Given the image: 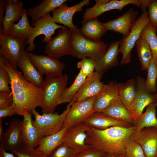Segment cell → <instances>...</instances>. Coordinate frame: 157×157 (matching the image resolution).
Masks as SVG:
<instances>
[{
    "mask_svg": "<svg viewBox=\"0 0 157 157\" xmlns=\"http://www.w3.org/2000/svg\"><path fill=\"white\" fill-rule=\"evenodd\" d=\"M0 66L5 69L10 76V88L13 99L12 105L16 114L23 116L26 114L32 113V110L37 107H41L43 97L42 88L28 81L22 72L15 69L1 54Z\"/></svg>",
    "mask_w": 157,
    "mask_h": 157,
    "instance_id": "1",
    "label": "cell"
},
{
    "mask_svg": "<svg viewBox=\"0 0 157 157\" xmlns=\"http://www.w3.org/2000/svg\"><path fill=\"white\" fill-rule=\"evenodd\" d=\"M136 131L133 125L129 128L114 126L103 130L88 126L85 143L91 147L106 153L125 154L126 144Z\"/></svg>",
    "mask_w": 157,
    "mask_h": 157,
    "instance_id": "2",
    "label": "cell"
},
{
    "mask_svg": "<svg viewBox=\"0 0 157 157\" xmlns=\"http://www.w3.org/2000/svg\"><path fill=\"white\" fill-rule=\"evenodd\" d=\"M70 30L72 38V56L81 59L89 58L97 62L106 52L108 46L104 42L95 41L86 38L78 28Z\"/></svg>",
    "mask_w": 157,
    "mask_h": 157,
    "instance_id": "3",
    "label": "cell"
},
{
    "mask_svg": "<svg viewBox=\"0 0 157 157\" xmlns=\"http://www.w3.org/2000/svg\"><path fill=\"white\" fill-rule=\"evenodd\" d=\"M71 106L69 104L66 109L60 114L51 113L40 115L35 109L32 110L31 113L35 117L32 123L40 138L56 133L61 129Z\"/></svg>",
    "mask_w": 157,
    "mask_h": 157,
    "instance_id": "4",
    "label": "cell"
},
{
    "mask_svg": "<svg viewBox=\"0 0 157 157\" xmlns=\"http://www.w3.org/2000/svg\"><path fill=\"white\" fill-rule=\"evenodd\" d=\"M68 80L66 74L56 77L46 76L42 87L43 97L41 108L43 113H53Z\"/></svg>",
    "mask_w": 157,
    "mask_h": 157,
    "instance_id": "5",
    "label": "cell"
},
{
    "mask_svg": "<svg viewBox=\"0 0 157 157\" xmlns=\"http://www.w3.org/2000/svg\"><path fill=\"white\" fill-rule=\"evenodd\" d=\"M149 23L148 11L143 12L132 24L130 33L120 40L119 53L122 55L120 65L127 64L131 61V52L146 26Z\"/></svg>",
    "mask_w": 157,
    "mask_h": 157,
    "instance_id": "6",
    "label": "cell"
},
{
    "mask_svg": "<svg viewBox=\"0 0 157 157\" xmlns=\"http://www.w3.org/2000/svg\"><path fill=\"white\" fill-rule=\"evenodd\" d=\"M72 38L70 29L66 26L60 29L58 34L47 44L45 52L48 56L58 59L71 54Z\"/></svg>",
    "mask_w": 157,
    "mask_h": 157,
    "instance_id": "7",
    "label": "cell"
},
{
    "mask_svg": "<svg viewBox=\"0 0 157 157\" xmlns=\"http://www.w3.org/2000/svg\"><path fill=\"white\" fill-rule=\"evenodd\" d=\"M34 26L31 35L26 43L28 46L26 50L27 52L32 51L35 44L34 43L35 38L43 35L44 37L42 40L43 42L48 43L52 39V36L56 30L64 28L65 26L58 25L53 20L52 16L48 14L37 21L32 25Z\"/></svg>",
    "mask_w": 157,
    "mask_h": 157,
    "instance_id": "8",
    "label": "cell"
},
{
    "mask_svg": "<svg viewBox=\"0 0 157 157\" xmlns=\"http://www.w3.org/2000/svg\"><path fill=\"white\" fill-rule=\"evenodd\" d=\"M96 97L74 103L66 115L63 127L68 128L83 122L94 112V104Z\"/></svg>",
    "mask_w": 157,
    "mask_h": 157,
    "instance_id": "9",
    "label": "cell"
},
{
    "mask_svg": "<svg viewBox=\"0 0 157 157\" xmlns=\"http://www.w3.org/2000/svg\"><path fill=\"white\" fill-rule=\"evenodd\" d=\"M26 40L0 33V54L17 69V64Z\"/></svg>",
    "mask_w": 157,
    "mask_h": 157,
    "instance_id": "10",
    "label": "cell"
},
{
    "mask_svg": "<svg viewBox=\"0 0 157 157\" xmlns=\"http://www.w3.org/2000/svg\"><path fill=\"white\" fill-rule=\"evenodd\" d=\"M136 95L128 108L134 120L142 113L144 109L149 104L157 102V93L154 94L147 91L144 86L145 80L140 76L137 77Z\"/></svg>",
    "mask_w": 157,
    "mask_h": 157,
    "instance_id": "11",
    "label": "cell"
},
{
    "mask_svg": "<svg viewBox=\"0 0 157 157\" xmlns=\"http://www.w3.org/2000/svg\"><path fill=\"white\" fill-rule=\"evenodd\" d=\"M32 62L42 75L46 76L56 77L63 75L65 63L49 56L38 55L27 52Z\"/></svg>",
    "mask_w": 157,
    "mask_h": 157,
    "instance_id": "12",
    "label": "cell"
},
{
    "mask_svg": "<svg viewBox=\"0 0 157 157\" xmlns=\"http://www.w3.org/2000/svg\"><path fill=\"white\" fill-rule=\"evenodd\" d=\"M88 126L84 122L67 129L62 143L67 144L75 151L77 154L90 147L87 145L85 140L86 131Z\"/></svg>",
    "mask_w": 157,
    "mask_h": 157,
    "instance_id": "13",
    "label": "cell"
},
{
    "mask_svg": "<svg viewBox=\"0 0 157 157\" xmlns=\"http://www.w3.org/2000/svg\"><path fill=\"white\" fill-rule=\"evenodd\" d=\"M131 138L140 144L146 157H157V127L144 128Z\"/></svg>",
    "mask_w": 157,
    "mask_h": 157,
    "instance_id": "14",
    "label": "cell"
},
{
    "mask_svg": "<svg viewBox=\"0 0 157 157\" xmlns=\"http://www.w3.org/2000/svg\"><path fill=\"white\" fill-rule=\"evenodd\" d=\"M90 3V0H83L74 5L68 6L65 3L52 12L53 20L56 23L69 27L70 30L77 29L78 28L73 23V16L77 12H82L83 7L89 6Z\"/></svg>",
    "mask_w": 157,
    "mask_h": 157,
    "instance_id": "15",
    "label": "cell"
},
{
    "mask_svg": "<svg viewBox=\"0 0 157 157\" xmlns=\"http://www.w3.org/2000/svg\"><path fill=\"white\" fill-rule=\"evenodd\" d=\"M102 76L94 71L91 76L87 77L73 100L69 103L72 104L75 102L96 97L104 85L101 81Z\"/></svg>",
    "mask_w": 157,
    "mask_h": 157,
    "instance_id": "16",
    "label": "cell"
},
{
    "mask_svg": "<svg viewBox=\"0 0 157 157\" xmlns=\"http://www.w3.org/2000/svg\"><path fill=\"white\" fill-rule=\"evenodd\" d=\"M141 0H112L108 3L99 5L95 4L91 8L86 9L83 14L82 21L97 18V17L107 11L117 9L121 11L127 5L133 4L140 7Z\"/></svg>",
    "mask_w": 157,
    "mask_h": 157,
    "instance_id": "17",
    "label": "cell"
},
{
    "mask_svg": "<svg viewBox=\"0 0 157 157\" xmlns=\"http://www.w3.org/2000/svg\"><path fill=\"white\" fill-rule=\"evenodd\" d=\"M138 13V11L131 8L120 16L103 24L107 31L119 33L124 38L130 33L132 24L137 19Z\"/></svg>",
    "mask_w": 157,
    "mask_h": 157,
    "instance_id": "18",
    "label": "cell"
},
{
    "mask_svg": "<svg viewBox=\"0 0 157 157\" xmlns=\"http://www.w3.org/2000/svg\"><path fill=\"white\" fill-rule=\"evenodd\" d=\"M21 122L19 119H15L9 123L3 138L0 142L1 145L6 150L10 151L13 153L23 146Z\"/></svg>",
    "mask_w": 157,
    "mask_h": 157,
    "instance_id": "19",
    "label": "cell"
},
{
    "mask_svg": "<svg viewBox=\"0 0 157 157\" xmlns=\"http://www.w3.org/2000/svg\"><path fill=\"white\" fill-rule=\"evenodd\" d=\"M118 83L112 81L104 85L94 102V112H103L119 97Z\"/></svg>",
    "mask_w": 157,
    "mask_h": 157,
    "instance_id": "20",
    "label": "cell"
},
{
    "mask_svg": "<svg viewBox=\"0 0 157 157\" xmlns=\"http://www.w3.org/2000/svg\"><path fill=\"white\" fill-rule=\"evenodd\" d=\"M17 67L22 70L24 76L28 81L42 88L44 81L42 75L36 68L24 49L22 52Z\"/></svg>",
    "mask_w": 157,
    "mask_h": 157,
    "instance_id": "21",
    "label": "cell"
},
{
    "mask_svg": "<svg viewBox=\"0 0 157 157\" xmlns=\"http://www.w3.org/2000/svg\"><path fill=\"white\" fill-rule=\"evenodd\" d=\"M24 5L21 1L6 0L5 15L2 22V28L0 29V33L9 35L12 24L19 22L22 17L24 9L23 8Z\"/></svg>",
    "mask_w": 157,
    "mask_h": 157,
    "instance_id": "22",
    "label": "cell"
},
{
    "mask_svg": "<svg viewBox=\"0 0 157 157\" xmlns=\"http://www.w3.org/2000/svg\"><path fill=\"white\" fill-rule=\"evenodd\" d=\"M119 42V40L115 41L108 46L104 56L96 62L95 71L103 75L105 72L119 64L117 56Z\"/></svg>",
    "mask_w": 157,
    "mask_h": 157,
    "instance_id": "23",
    "label": "cell"
},
{
    "mask_svg": "<svg viewBox=\"0 0 157 157\" xmlns=\"http://www.w3.org/2000/svg\"><path fill=\"white\" fill-rule=\"evenodd\" d=\"M83 122L90 127L100 130L114 126L129 128L133 126L128 123L114 119L101 112H94Z\"/></svg>",
    "mask_w": 157,
    "mask_h": 157,
    "instance_id": "24",
    "label": "cell"
},
{
    "mask_svg": "<svg viewBox=\"0 0 157 157\" xmlns=\"http://www.w3.org/2000/svg\"><path fill=\"white\" fill-rule=\"evenodd\" d=\"M32 114L27 113L23 116L20 126L23 146L35 148L38 146L40 138L33 124Z\"/></svg>",
    "mask_w": 157,
    "mask_h": 157,
    "instance_id": "25",
    "label": "cell"
},
{
    "mask_svg": "<svg viewBox=\"0 0 157 157\" xmlns=\"http://www.w3.org/2000/svg\"><path fill=\"white\" fill-rule=\"evenodd\" d=\"M68 1L67 0H44L35 7L29 8L27 10V13L28 15L31 18L32 25Z\"/></svg>",
    "mask_w": 157,
    "mask_h": 157,
    "instance_id": "26",
    "label": "cell"
},
{
    "mask_svg": "<svg viewBox=\"0 0 157 157\" xmlns=\"http://www.w3.org/2000/svg\"><path fill=\"white\" fill-rule=\"evenodd\" d=\"M82 26L79 30L86 38L95 41L101 40V37L107 31L103 23L97 18L82 21Z\"/></svg>",
    "mask_w": 157,
    "mask_h": 157,
    "instance_id": "27",
    "label": "cell"
},
{
    "mask_svg": "<svg viewBox=\"0 0 157 157\" xmlns=\"http://www.w3.org/2000/svg\"><path fill=\"white\" fill-rule=\"evenodd\" d=\"M114 119L125 122L133 125V119L129 110L123 104L119 97L114 101L102 112Z\"/></svg>",
    "mask_w": 157,
    "mask_h": 157,
    "instance_id": "28",
    "label": "cell"
},
{
    "mask_svg": "<svg viewBox=\"0 0 157 157\" xmlns=\"http://www.w3.org/2000/svg\"><path fill=\"white\" fill-rule=\"evenodd\" d=\"M67 128L63 127L58 132L40 138L36 148L48 156L58 146L62 143L63 137Z\"/></svg>",
    "mask_w": 157,
    "mask_h": 157,
    "instance_id": "29",
    "label": "cell"
},
{
    "mask_svg": "<svg viewBox=\"0 0 157 157\" xmlns=\"http://www.w3.org/2000/svg\"><path fill=\"white\" fill-rule=\"evenodd\" d=\"M27 10L24 9L22 17L17 23H13L9 31V35L26 40L30 37L33 29L30 24Z\"/></svg>",
    "mask_w": 157,
    "mask_h": 157,
    "instance_id": "30",
    "label": "cell"
},
{
    "mask_svg": "<svg viewBox=\"0 0 157 157\" xmlns=\"http://www.w3.org/2000/svg\"><path fill=\"white\" fill-rule=\"evenodd\" d=\"M157 102L149 104L144 113L133 120V125L136 128L137 131L145 128L157 127Z\"/></svg>",
    "mask_w": 157,
    "mask_h": 157,
    "instance_id": "31",
    "label": "cell"
},
{
    "mask_svg": "<svg viewBox=\"0 0 157 157\" xmlns=\"http://www.w3.org/2000/svg\"><path fill=\"white\" fill-rule=\"evenodd\" d=\"M119 98L128 109L134 99L137 92L136 80L131 78L126 83H118Z\"/></svg>",
    "mask_w": 157,
    "mask_h": 157,
    "instance_id": "32",
    "label": "cell"
},
{
    "mask_svg": "<svg viewBox=\"0 0 157 157\" xmlns=\"http://www.w3.org/2000/svg\"><path fill=\"white\" fill-rule=\"evenodd\" d=\"M86 78L79 71L72 84L69 87L66 88L63 91L58 100L57 105L72 101Z\"/></svg>",
    "mask_w": 157,
    "mask_h": 157,
    "instance_id": "33",
    "label": "cell"
},
{
    "mask_svg": "<svg viewBox=\"0 0 157 157\" xmlns=\"http://www.w3.org/2000/svg\"><path fill=\"white\" fill-rule=\"evenodd\" d=\"M135 46L142 69L146 70L152 58L149 45L146 40L141 35L136 43Z\"/></svg>",
    "mask_w": 157,
    "mask_h": 157,
    "instance_id": "34",
    "label": "cell"
},
{
    "mask_svg": "<svg viewBox=\"0 0 157 157\" xmlns=\"http://www.w3.org/2000/svg\"><path fill=\"white\" fill-rule=\"evenodd\" d=\"M147 76L145 81L146 90L153 94L157 93V58L152 57L147 69Z\"/></svg>",
    "mask_w": 157,
    "mask_h": 157,
    "instance_id": "35",
    "label": "cell"
},
{
    "mask_svg": "<svg viewBox=\"0 0 157 157\" xmlns=\"http://www.w3.org/2000/svg\"><path fill=\"white\" fill-rule=\"evenodd\" d=\"M157 31L149 23L143 30L141 35L147 42L150 48L152 57L157 58Z\"/></svg>",
    "mask_w": 157,
    "mask_h": 157,
    "instance_id": "36",
    "label": "cell"
},
{
    "mask_svg": "<svg viewBox=\"0 0 157 157\" xmlns=\"http://www.w3.org/2000/svg\"><path fill=\"white\" fill-rule=\"evenodd\" d=\"M125 154L127 157H146L140 144L131 138L125 145Z\"/></svg>",
    "mask_w": 157,
    "mask_h": 157,
    "instance_id": "37",
    "label": "cell"
},
{
    "mask_svg": "<svg viewBox=\"0 0 157 157\" xmlns=\"http://www.w3.org/2000/svg\"><path fill=\"white\" fill-rule=\"evenodd\" d=\"M96 62L89 58H84L78 62L77 67L80 69L82 73L86 77L91 76L95 69Z\"/></svg>",
    "mask_w": 157,
    "mask_h": 157,
    "instance_id": "38",
    "label": "cell"
},
{
    "mask_svg": "<svg viewBox=\"0 0 157 157\" xmlns=\"http://www.w3.org/2000/svg\"><path fill=\"white\" fill-rule=\"evenodd\" d=\"M77 154L67 144L62 143L48 157H75Z\"/></svg>",
    "mask_w": 157,
    "mask_h": 157,
    "instance_id": "39",
    "label": "cell"
},
{
    "mask_svg": "<svg viewBox=\"0 0 157 157\" xmlns=\"http://www.w3.org/2000/svg\"><path fill=\"white\" fill-rule=\"evenodd\" d=\"M13 153L17 157H48L36 149L23 146Z\"/></svg>",
    "mask_w": 157,
    "mask_h": 157,
    "instance_id": "40",
    "label": "cell"
},
{
    "mask_svg": "<svg viewBox=\"0 0 157 157\" xmlns=\"http://www.w3.org/2000/svg\"><path fill=\"white\" fill-rule=\"evenodd\" d=\"M147 8L149 23L157 31V0H149Z\"/></svg>",
    "mask_w": 157,
    "mask_h": 157,
    "instance_id": "41",
    "label": "cell"
},
{
    "mask_svg": "<svg viewBox=\"0 0 157 157\" xmlns=\"http://www.w3.org/2000/svg\"><path fill=\"white\" fill-rule=\"evenodd\" d=\"M10 78L9 74L3 68L0 66V92H8L11 90L9 85Z\"/></svg>",
    "mask_w": 157,
    "mask_h": 157,
    "instance_id": "42",
    "label": "cell"
},
{
    "mask_svg": "<svg viewBox=\"0 0 157 157\" xmlns=\"http://www.w3.org/2000/svg\"><path fill=\"white\" fill-rule=\"evenodd\" d=\"M13 99L11 90L8 92H0V109L12 105Z\"/></svg>",
    "mask_w": 157,
    "mask_h": 157,
    "instance_id": "43",
    "label": "cell"
},
{
    "mask_svg": "<svg viewBox=\"0 0 157 157\" xmlns=\"http://www.w3.org/2000/svg\"><path fill=\"white\" fill-rule=\"evenodd\" d=\"M106 154L100 150L90 147L77 154L75 157H103Z\"/></svg>",
    "mask_w": 157,
    "mask_h": 157,
    "instance_id": "44",
    "label": "cell"
},
{
    "mask_svg": "<svg viewBox=\"0 0 157 157\" xmlns=\"http://www.w3.org/2000/svg\"><path fill=\"white\" fill-rule=\"evenodd\" d=\"M16 114L15 108L13 105L7 107L0 109V119Z\"/></svg>",
    "mask_w": 157,
    "mask_h": 157,
    "instance_id": "45",
    "label": "cell"
},
{
    "mask_svg": "<svg viewBox=\"0 0 157 157\" xmlns=\"http://www.w3.org/2000/svg\"><path fill=\"white\" fill-rule=\"evenodd\" d=\"M6 0H0V24L1 26L0 29L2 28V24L5 12Z\"/></svg>",
    "mask_w": 157,
    "mask_h": 157,
    "instance_id": "46",
    "label": "cell"
},
{
    "mask_svg": "<svg viewBox=\"0 0 157 157\" xmlns=\"http://www.w3.org/2000/svg\"><path fill=\"white\" fill-rule=\"evenodd\" d=\"M14 154L7 152L2 146H0V157H15Z\"/></svg>",
    "mask_w": 157,
    "mask_h": 157,
    "instance_id": "47",
    "label": "cell"
},
{
    "mask_svg": "<svg viewBox=\"0 0 157 157\" xmlns=\"http://www.w3.org/2000/svg\"><path fill=\"white\" fill-rule=\"evenodd\" d=\"M149 1V0H141L140 8L142 12L146 10Z\"/></svg>",
    "mask_w": 157,
    "mask_h": 157,
    "instance_id": "48",
    "label": "cell"
},
{
    "mask_svg": "<svg viewBox=\"0 0 157 157\" xmlns=\"http://www.w3.org/2000/svg\"><path fill=\"white\" fill-rule=\"evenodd\" d=\"M2 119H0V142H1L5 132H4L2 123Z\"/></svg>",
    "mask_w": 157,
    "mask_h": 157,
    "instance_id": "49",
    "label": "cell"
},
{
    "mask_svg": "<svg viewBox=\"0 0 157 157\" xmlns=\"http://www.w3.org/2000/svg\"><path fill=\"white\" fill-rule=\"evenodd\" d=\"M114 157H127L125 154H114Z\"/></svg>",
    "mask_w": 157,
    "mask_h": 157,
    "instance_id": "50",
    "label": "cell"
},
{
    "mask_svg": "<svg viewBox=\"0 0 157 157\" xmlns=\"http://www.w3.org/2000/svg\"><path fill=\"white\" fill-rule=\"evenodd\" d=\"M114 154L110 153H107L103 157H114Z\"/></svg>",
    "mask_w": 157,
    "mask_h": 157,
    "instance_id": "51",
    "label": "cell"
},
{
    "mask_svg": "<svg viewBox=\"0 0 157 157\" xmlns=\"http://www.w3.org/2000/svg\"><path fill=\"white\" fill-rule=\"evenodd\" d=\"M156 86H157V81Z\"/></svg>",
    "mask_w": 157,
    "mask_h": 157,
    "instance_id": "52",
    "label": "cell"
},
{
    "mask_svg": "<svg viewBox=\"0 0 157 157\" xmlns=\"http://www.w3.org/2000/svg\"></svg>",
    "mask_w": 157,
    "mask_h": 157,
    "instance_id": "53",
    "label": "cell"
}]
</instances>
